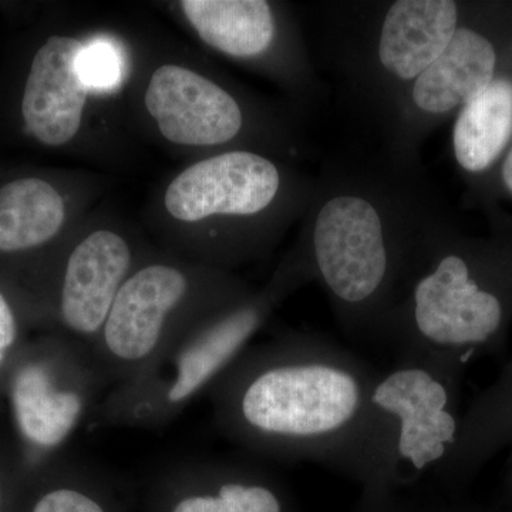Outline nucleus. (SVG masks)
<instances>
[{
    "label": "nucleus",
    "mask_w": 512,
    "mask_h": 512,
    "mask_svg": "<svg viewBox=\"0 0 512 512\" xmlns=\"http://www.w3.org/2000/svg\"><path fill=\"white\" fill-rule=\"evenodd\" d=\"M379 370L312 333L249 346L208 392L218 430L251 453L362 478L360 443Z\"/></svg>",
    "instance_id": "nucleus-1"
},
{
    "label": "nucleus",
    "mask_w": 512,
    "mask_h": 512,
    "mask_svg": "<svg viewBox=\"0 0 512 512\" xmlns=\"http://www.w3.org/2000/svg\"><path fill=\"white\" fill-rule=\"evenodd\" d=\"M443 207L413 165L330 171L316 183L292 251L350 338L377 343L424 229Z\"/></svg>",
    "instance_id": "nucleus-2"
},
{
    "label": "nucleus",
    "mask_w": 512,
    "mask_h": 512,
    "mask_svg": "<svg viewBox=\"0 0 512 512\" xmlns=\"http://www.w3.org/2000/svg\"><path fill=\"white\" fill-rule=\"evenodd\" d=\"M511 323L512 225L468 234L443 210L417 242L377 343L394 359L468 366L503 348Z\"/></svg>",
    "instance_id": "nucleus-3"
},
{
    "label": "nucleus",
    "mask_w": 512,
    "mask_h": 512,
    "mask_svg": "<svg viewBox=\"0 0 512 512\" xmlns=\"http://www.w3.org/2000/svg\"><path fill=\"white\" fill-rule=\"evenodd\" d=\"M316 183L292 161L251 150L188 161L147 208L164 249L232 272L265 258L308 211Z\"/></svg>",
    "instance_id": "nucleus-4"
},
{
    "label": "nucleus",
    "mask_w": 512,
    "mask_h": 512,
    "mask_svg": "<svg viewBox=\"0 0 512 512\" xmlns=\"http://www.w3.org/2000/svg\"><path fill=\"white\" fill-rule=\"evenodd\" d=\"M126 104L128 120L144 136L190 161L251 150L293 163L298 153L288 111L168 47L130 42Z\"/></svg>",
    "instance_id": "nucleus-5"
},
{
    "label": "nucleus",
    "mask_w": 512,
    "mask_h": 512,
    "mask_svg": "<svg viewBox=\"0 0 512 512\" xmlns=\"http://www.w3.org/2000/svg\"><path fill=\"white\" fill-rule=\"evenodd\" d=\"M90 35L46 23L22 37L0 86V123L9 136L49 153L116 151L126 96L97 89L84 73Z\"/></svg>",
    "instance_id": "nucleus-6"
},
{
    "label": "nucleus",
    "mask_w": 512,
    "mask_h": 512,
    "mask_svg": "<svg viewBox=\"0 0 512 512\" xmlns=\"http://www.w3.org/2000/svg\"><path fill=\"white\" fill-rule=\"evenodd\" d=\"M286 255L262 289L184 330L138 375L116 384L94 410L100 423L130 429H160L177 419L251 346L276 308L311 284Z\"/></svg>",
    "instance_id": "nucleus-7"
},
{
    "label": "nucleus",
    "mask_w": 512,
    "mask_h": 512,
    "mask_svg": "<svg viewBox=\"0 0 512 512\" xmlns=\"http://www.w3.org/2000/svg\"><path fill=\"white\" fill-rule=\"evenodd\" d=\"M254 291L234 272L148 249L90 346L110 389L138 375L184 330Z\"/></svg>",
    "instance_id": "nucleus-8"
},
{
    "label": "nucleus",
    "mask_w": 512,
    "mask_h": 512,
    "mask_svg": "<svg viewBox=\"0 0 512 512\" xmlns=\"http://www.w3.org/2000/svg\"><path fill=\"white\" fill-rule=\"evenodd\" d=\"M466 370L453 360L416 357L379 370L360 443L367 484L409 485L439 473L457 446Z\"/></svg>",
    "instance_id": "nucleus-9"
},
{
    "label": "nucleus",
    "mask_w": 512,
    "mask_h": 512,
    "mask_svg": "<svg viewBox=\"0 0 512 512\" xmlns=\"http://www.w3.org/2000/svg\"><path fill=\"white\" fill-rule=\"evenodd\" d=\"M150 248L119 217L93 210L49 255L9 279L28 296L37 326L92 346Z\"/></svg>",
    "instance_id": "nucleus-10"
},
{
    "label": "nucleus",
    "mask_w": 512,
    "mask_h": 512,
    "mask_svg": "<svg viewBox=\"0 0 512 512\" xmlns=\"http://www.w3.org/2000/svg\"><path fill=\"white\" fill-rule=\"evenodd\" d=\"M512 49V2H464L444 52L384 117L392 160L413 165L424 136L457 116L491 82Z\"/></svg>",
    "instance_id": "nucleus-11"
},
{
    "label": "nucleus",
    "mask_w": 512,
    "mask_h": 512,
    "mask_svg": "<svg viewBox=\"0 0 512 512\" xmlns=\"http://www.w3.org/2000/svg\"><path fill=\"white\" fill-rule=\"evenodd\" d=\"M3 386L20 440L40 466L110 390L90 346L59 333L23 346Z\"/></svg>",
    "instance_id": "nucleus-12"
},
{
    "label": "nucleus",
    "mask_w": 512,
    "mask_h": 512,
    "mask_svg": "<svg viewBox=\"0 0 512 512\" xmlns=\"http://www.w3.org/2000/svg\"><path fill=\"white\" fill-rule=\"evenodd\" d=\"M175 18L205 49L306 101L318 80L288 8L269 0H178Z\"/></svg>",
    "instance_id": "nucleus-13"
},
{
    "label": "nucleus",
    "mask_w": 512,
    "mask_h": 512,
    "mask_svg": "<svg viewBox=\"0 0 512 512\" xmlns=\"http://www.w3.org/2000/svg\"><path fill=\"white\" fill-rule=\"evenodd\" d=\"M100 175L47 167L0 171V274L16 278L62 244L103 194Z\"/></svg>",
    "instance_id": "nucleus-14"
},
{
    "label": "nucleus",
    "mask_w": 512,
    "mask_h": 512,
    "mask_svg": "<svg viewBox=\"0 0 512 512\" xmlns=\"http://www.w3.org/2000/svg\"><path fill=\"white\" fill-rule=\"evenodd\" d=\"M464 2L396 0L370 32L357 69L360 92L383 119L414 80L439 59L460 25Z\"/></svg>",
    "instance_id": "nucleus-15"
},
{
    "label": "nucleus",
    "mask_w": 512,
    "mask_h": 512,
    "mask_svg": "<svg viewBox=\"0 0 512 512\" xmlns=\"http://www.w3.org/2000/svg\"><path fill=\"white\" fill-rule=\"evenodd\" d=\"M512 143V49L491 82L453 119L451 150L468 187L481 195Z\"/></svg>",
    "instance_id": "nucleus-16"
},
{
    "label": "nucleus",
    "mask_w": 512,
    "mask_h": 512,
    "mask_svg": "<svg viewBox=\"0 0 512 512\" xmlns=\"http://www.w3.org/2000/svg\"><path fill=\"white\" fill-rule=\"evenodd\" d=\"M512 446V359L500 375L468 404L457 446L436 476L467 480L504 448Z\"/></svg>",
    "instance_id": "nucleus-17"
},
{
    "label": "nucleus",
    "mask_w": 512,
    "mask_h": 512,
    "mask_svg": "<svg viewBox=\"0 0 512 512\" xmlns=\"http://www.w3.org/2000/svg\"><path fill=\"white\" fill-rule=\"evenodd\" d=\"M194 487L175 501L170 512H284L275 487L242 461L192 464Z\"/></svg>",
    "instance_id": "nucleus-18"
},
{
    "label": "nucleus",
    "mask_w": 512,
    "mask_h": 512,
    "mask_svg": "<svg viewBox=\"0 0 512 512\" xmlns=\"http://www.w3.org/2000/svg\"><path fill=\"white\" fill-rule=\"evenodd\" d=\"M37 326L26 293L8 276L0 274V382L8 375L20 350L26 345L25 330Z\"/></svg>",
    "instance_id": "nucleus-19"
},
{
    "label": "nucleus",
    "mask_w": 512,
    "mask_h": 512,
    "mask_svg": "<svg viewBox=\"0 0 512 512\" xmlns=\"http://www.w3.org/2000/svg\"><path fill=\"white\" fill-rule=\"evenodd\" d=\"M30 512H107L96 497L79 483L46 488Z\"/></svg>",
    "instance_id": "nucleus-20"
},
{
    "label": "nucleus",
    "mask_w": 512,
    "mask_h": 512,
    "mask_svg": "<svg viewBox=\"0 0 512 512\" xmlns=\"http://www.w3.org/2000/svg\"><path fill=\"white\" fill-rule=\"evenodd\" d=\"M481 198L487 201H512V143L501 157L494 173L488 178L487 184L481 192Z\"/></svg>",
    "instance_id": "nucleus-21"
},
{
    "label": "nucleus",
    "mask_w": 512,
    "mask_h": 512,
    "mask_svg": "<svg viewBox=\"0 0 512 512\" xmlns=\"http://www.w3.org/2000/svg\"><path fill=\"white\" fill-rule=\"evenodd\" d=\"M507 487L508 490H510V493L512 494V446L510 457H508L507 460Z\"/></svg>",
    "instance_id": "nucleus-22"
},
{
    "label": "nucleus",
    "mask_w": 512,
    "mask_h": 512,
    "mask_svg": "<svg viewBox=\"0 0 512 512\" xmlns=\"http://www.w3.org/2000/svg\"><path fill=\"white\" fill-rule=\"evenodd\" d=\"M0 505H2V495H0Z\"/></svg>",
    "instance_id": "nucleus-23"
}]
</instances>
